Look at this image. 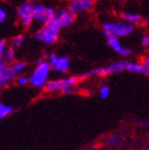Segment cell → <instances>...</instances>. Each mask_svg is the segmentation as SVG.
<instances>
[{"mask_svg": "<svg viewBox=\"0 0 149 150\" xmlns=\"http://www.w3.org/2000/svg\"><path fill=\"white\" fill-rule=\"evenodd\" d=\"M123 71H129L133 74H140V75H147L146 67L144 63H138V62H130V61L121 60L116 61L113 63L106 65V66L97 67L91 71L79 75L78 77L81 79L92 77V76H98V77H106V76L113 75V74H119Z\"/></svg>", "mask_w": 149, "mask_h": 150, "instance_id": "6da1fadb", "label": "cell"}, {"mask_svg": "<svg viewBox=\"0 0 149 150\" xmlns=\"http://www.w3.org/2000/svg\"><path fill=\"white\" fill-rule=\"evenodd\" d=\"M51 67L48 60L40 59L35 62V67L29 76V84L35 88H44L48 82Z\"/></svg>", "mask_w": 149, "mask_h": 150, "instance_id": "7a4b0ae2", "label": "cell"}, {"mask_svg": "<svg viewBox=\"0 0 149 150\" xmlns=\"http://www.w3.org/2000/svg\"><path fill=\"white\" fill-rule=\"evenodd\" d=\"M61 26L55 19L48 23H45L36 30L34 33V38L38 42L46 45H52L59 40V35L61 32Z\"/></svg>", "mask_w": 149, "mask_h": 150, "instance_id": "3957f363", "label": "cell"}, {"mask_svg": "<svg viewBox=\"0 0 149 150\" xmlns=\"http://www.w3.org/2000/svg\"><path fill=\"white\" fill-rule=\"evenodd\" d=\"M102 31L106 36L126 38L133 32V26L125 21H106L102 25Z\"/></svg>", "mask_w": 149, "mask_h": 150, "instance_id": "277c9868", "label": "cell"}, {"mask_svg": "<svg viewBox=\"0 0 149 150\" xmlns=\"http://www.w3.org/2000/svg\"><path fill=\"white\" fill-rule=\"evenodd\" d=\"M27 66H28V63L23 62V61L8 64V66L0 72V88L6 87L11 81L15 80L18 76L21 75L27 68Z\"/></svg>", "mask_w": 149, "mask_h": 150, "instance_id": "5b68a950", "label": "cell"}, {"mask_svg": "<svg viewBox=\"0 0 149 150\" xmlns=\"http://www.w3.org/2000/svg\"><path fill=\"white\" fill-rule=\"evenodd\" d=\"M17 18L25 28L31 26L34 21V2L29 0L21 3L17 8Z\"/></svg>", "mask_w": 149, "mask_h": 150, "instance_id": "8992f818", "label": "cell"}, {"mask_svg": "<svg viewBox=\"0 0 149 150\" xmlns=\"http://www.w3.org/2000/svg\"><path fill=\"white\" fill-rule=\"evenodd\" d=\"M80 81V78L78 76L74 77H67L62 79H55V80H49L46 83L44 90L47 93H55L61 92V91L67 86H76Z\"/></svg>", "mask_w": 149, "mask_h": 150, "instance_id": "52a82bcc", "label": "cell"}, {"mask_svg": "<svg viewBox=\"0 0 149 150\" xmlns=\"http://www.w3.org/2000/svg\"><path fill=\"white\" fill-rule=\"evenodd\" d=\"M55 12L57 11L52 6L34 2V20L42 25L48 23L55 19Z\"/></svg>", "mask_w": 149, "mask_h": 150, "instance_id": "ba28073f", "label": "cell"}, {"mask_svg": "<svg viewBox=\"0 0 149 150\" xmlns=\"http://www.w3.org/2000/svg\"><path fill=\"white\" fill-rule=\"evenodd\" d=\"M48 60L51 70L60 74H65L69 70L70 67V59L67 55H59L57 53H49Z\"/></svg>", "mask_w": 149, "mask_h": 150, "instance_id": "9c48e42d", "label": "cell"}, {"mask_svg": "<svg viewBox=\"0 0 149 150\" xmlns=\"http://www.w3.org/2000/svg\"><path fill=\"white\" fill-rule=\"evenodd\" d=\"M93 6H94V1L92 0H70L67 9L74 15H79L91 11Z\"/></svg>", "mask_w": 149, "mask_h": 150, "instance_id": "30bf717a", "label": "cell"}, {"mask_svg": "<svg viewBox=\"0 0 149 150\" xmlns=\"http://www.w3.org/2000/svg\"><path fill=\"white\" fill-rule=\"evenodd\" d=\"M74 16L68 9H60L55 12V20L61 26V28H67L74 21Z\"/></svg>", "mask_w": 149, "mask_h": 150, "instance_id": "8fae6325", "label": "cell"}, {"mask_svg": "<svg viewBox=\"0 0 149 150\" xmlns=\"http://www.w3.org/2000/svg\"><path fill=\"white\" fill-rule=\"evenodd\" d=\"M106 44L114 52H116L121 57H128L131 54V50L128 47L123 46L121 43L119 38H114V36H106Z\"/></svg>", "mask_w": 149, "mask_h": 150, "instance_id": "7c38bea8", "label": "cell"}, {"mask_svg": "<svg viewBox=\"0 0 149 150\" xmlns=\"http://www.w3.org/2000/svg\"><path fill=\"white\" fill-rule=\"evenodd\" d=\"M123 20L125 23H129L131 26H140L143 23V18L140 14H136V13H131V12H125L121 15Z\"/></svg>", "mask_w": 149, "mask_h": 150, "instance_id": "4fadbf2b", "label": "cell"}, {"mask_svg": "<svg viewBox=\"0 0 149 150\" xmlns=\"http://www.w3.org/2000/svg\"><path fill=\"white\" fill-rule=\"evenodd\" d=\"M3 60L6 61L8 64H12L17 62L16 61V49H14L13 47H8L3 54Z\"/></svg>", "mask_w": 149, "mask_h": 150, "instance_id": "5bb4252c", "label": "cell"}, {"mask_svg": "<svg viewBox=\"0 0 149 150\" xmlns=\"http://www.w3.org/2000/svg\"><path fill=\"white\" fill-rule=\"evenodd\" d=\"M14 111V108L10 105V104H6L3 102H0V120H2L3 118H6V116L11 115Z\"/></svg>", "mask_w": 149, "mask_h": 150, "instance_id": "9a60e30c", "label": "cell"}, {"mask_svg": "<svg viewBox=\"0 0 149 150\" xmlns=\"http://www.w3.org/2000/svg\"><path fill=\"white\" fill-rule=\"evenodd\" d=\"M25 43V36L23 34H18L16 36L12 38L11 42H10V45L11 47H13L14 49H17L19 47H21V45Z\"/></svg>", "mask_w": 149, "mask_h": 150, "instance_id": "2e32d148", "label": "cell"}, {"mask_svg": "<svg viewBox=\"0 0 149 150\" xmlns=\"http://www.w3.org/2000/svg\"><path fill=\"white\" fill-rule=\"evenodd\" d=\"M98 94H99V97H100L101 99L109 98L110 94H111V88H110L109 85H106V84H102V85L99 87Z\"/></svg>", "mask_w": 149, "mask_h": 150, "instance_id": "e0dca14e", "label": "cell"}, {"mask_svg": "<svg viewBox=\"0 0 149 150\" xmlns=\"http://www.w3.org/2000/svg\"><path fill=\"white\" fill-rule=\"evenodd\" d=\"M121 137L119 134H112V135H110L108 139H106V143H108V145H111V146H113V145H116L118 144L119 142H121Z\"/></svg>", "mask_w": 149, "mask_h": 150, "instance_id": "ac0fdd59", "label": "cell"}, {"mask_svg": "<svg viewBox=\"0 0 149 150\" xmlns=\"http://www.w3.org/2000/svg\"><path fill=\"white\" fill-rule=\"evenodd\" d=\"M16 83L19 85V86H25L27 84H29V77H26V76L20 75L16 78Z\"/></svg>", "mask_w": 149, "mask_h": 150, "instance_id": "d6986e66", "label": "cell"}, {"mask_svg": "<svg viewBox=\"0 0 149 150\" xmlns=\"http://www.w3.org/2000/svg\"><path fill=\"white\" fill-rule=\"evenodd\" d=\"M6 19H8V13L3 9V6H0V23H6Z\"/></svg>", "mask_w": 149, "mask_h": 150, "instance_id": "ffe728a7", "label": "cell"}, {"mask_svg": "<svg viewBox=\"0 0 149 150\" xmlns=\"http://www.w3.org/2000/svg\"><path fill=\"white\" fill-rule=\"evenodd\" d=\"M61 93L63 95H74L76 93V88H74V86H67L61 91Z\"/></svg>", "mask_w": 149, "mask_h": 150, "instance_id": "44dd1931", "label": "cell"}, {"mask_svg": "<svg viewBox=\"0 0 149 150\" xmlns=\"http://www.w3.org/2000/svg\"><path fill=\"white\" fill-rule=\"evenodd\" d=\"M6 42L4 40H0V58H3V54L6 50Z\"/></svg>", "mask_w": 149, "mask_h": 150, "instance_id": "7402d4cb", "label": "cell"}, {"mask_svg": "<svg viewBox=\"0 0 149 150\" xmlns=\"http://www.w3.org/2000/svg\"><path fill=\"white\" fill-rule=\"evenodd\" d=\"M140 43H142V45H143L144 47L149 48V34L143 35L142 38H140Z\"/></svg>", "mask_w": 149, "mask_h": 150, "instance_id": "603a6c76", "label": "cell"}, {"mask_svg": "<svg viewBox=\"0 0 149 150\" xmlns=\"http://www.w3.org/2000/svg\"><path fill=\"white\" fill-rule=\"evenodd\" d=\"M6 66H8V63L3 60V58H0V72L2 71V70L4 69Z\"/></svg>", "mask_w": 149, "mask_h": 150, "instance_id": "cb8c5ba5", "label": "cell"}, {"mask_svg": "<svg viewBox=\"0 0 149 150\" xmlns=\"http://www.w3.org/2000/svg\"><path fill=\"white\" fill-rule=\"evenodd\" d=\"M144 65H145V67H146V71H147V75H149V58L147 57L145 60H144Z\"/></svg>", "mask_w": 149, "mask_h": 150, "instance_id": "d4e9b609", "label": "cell"}, {"mask_svg": "<svg viewBox=\"0 0 149 150\" xmlns=\"http://www.w3.org/2000/svg\"><path fill=\"white\" fill-rule=\"evenodd\" d=\"M92 1H97V0H92Z\"/></svg>", "mask_w": 149, "mask_h": 150, "instance_id": "484cf974", "label": "cell"}, {"mask_svg": "<svg viewBox=\"0 0 149 150\" xmlns=\"http://www.w3.org/2000/svg\"><path fill=\"white\" fill-rule=\"evenodd\" d=\"M0 92H1V88H0Z\"/></svg>", "mask_w": 149, "mask_h": 150, "instance_id": "4316f807", "label": "cell"}, {"mask_svg": "<svg viewBox=\"0 0 149 150\" xmlns=\"http://www.w3.org/2000/svg\"><path fill=\"white\" fill-rule=\"evenodd\" d=\"M148 58H149V55H148Z\"/></svg>", "mask_w": 149, "mask_h": 150, "instance_id": "83f0119b", "label": "cell"}]
</instances>
